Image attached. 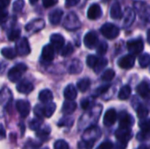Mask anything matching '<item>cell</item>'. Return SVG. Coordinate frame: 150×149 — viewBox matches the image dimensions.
I'll use <instances>...</instances> for the list:
<instances>
[{"label":"cell","instance_id":"48","mask_svg":"<svg viewBox=\"0 0 150 149\" xmlns=\"http://www.w3.org/2000/svg\"><path fill=\"white\" fill-rule=\"evenodd\" d=\"M95 142H86V141H82L79 144V148L81 149H91L93 148Z\"/></svg>","mask_w":150,"mask_h":149},{"label":"cell","instance_id":"56","mask_svg":"<svg viewBox=\"0 0 150 149\" xmlns=\"http://www.w3.org/2000/svg\"><path fill=\"white\" fill-rule=\"evenodd\" d=\"M148 41L150 44V30H149V32H148Z\"/></svg>","mask_w":150,"mask_h":149},{"label":"cell","instance_id":"50","mask_svg":"<svg viewBox=\"0 0 150 149\" xmlns=\"http://www.w3.org/2000/svg\"><path fill=\"white\" fill-rule=\"evenodd\" d=\"M113 144L110 141H105L103 142L97 149H112Z\"/></svg>","mask_w":150,"mask_h":149},{"label":"cell","instance_id":"24","mask_svg":"<svg viewBox=\"0 0 150 149\" xmlns=\"http://www.w3.org/2000/svg\"><path fill=\"white\" fill-rule=\"evenodd\" d=\"M136 90L139 93V95L142 97H143V98H147V97H149L150 96V87L146 82L141 83L137 86Z\"/></svg>","mask_w":150,"mask_h":149},{"label":"cell","instance_id":"46","mask_svg":"<svg viewBox=\"0 0 150 149\" xmlns=\"http://www.w3.org/2000/svg\"><path fill=\"white\" fill-rule=\"evenodd\" d=\"M74 123V119L72 118H66V119H61V121L58 123V126H71Z\"/></svg>","mask_w":150,"mask_h":149},{"label":"cell","instance_id":"22","mask_svg":"<svg viewBox=\"0 0 150 149\" xmlns=\"http://www.w3.org/2000/svg\"><path fill=\"white\" fill-rule=\"evenodd\" d=\"M63 95H64V97L69 101H73L74 99H76L77 97V92H76L75 86L73 84H69L65 88Z\"/></svg>","mask_w":150,"mask_h":149},{"label":"cell","instance_id":"1","mask_svg":"<svg viewBox=\"0 0 150 149\" xmlns=\"http://www.w3.org/2000/svg\"><path fill=\"white\" fill-rule=\"evenodd\" d=\"M100 32L103 34V36H105L106 39L113 40L119 36L120 28L112 23H105L100 28Z\"/></svg>","mask_w":150,"mask_h":149},{"label":"cell","instance_id":"54","mask_svg":"<svg viewBox=\"0 0 150 149\" xmlns=\"http://www.w3.org/2000/svg\"><path fill=\"white\" fill-rule=\"evenodd\" d=\"M5 137H6V133L4 127L2 125H0V140H4L5 139Z\"/></svg>","mask_w":150,"mask_h":149},{"label":"cell","instance_id":"25","mask_svg":"<svg viewBox=\"0 0 150 149\" xmlns=\"http://www.w3.org/2000/svg\"><path fill=\"white\" fill-rule=\"evenodd\" d=\"M83 70V65L82 62L79 60H73L69 66V74H79Z\"/></svg>","mask_w":150,"mask_h":149},{"label":"cell","instance_id":"17","mask_svg":"<svg viewBox=\"0 0 150 149\" xmlns=\"http://www.w3.org/2000/svg\"><path fill=\"white\" fill-rule=\"evenodd\" d=\"M117 119V112L114 109H109L104 116V125L106 126H112Z\"/></svg>","mask_w":150,"mask_h":149},{"label":"cell","instance_id":"7","mask_svg":"<svg viewBox=\"0 0 150 149\" xmlns=\"http://www.w3.org/2000/svg\"><path fill=\"white\" fill-rule=\"evenodd\" d=\"M83 43H84L85 47L90 49L97 47L98 43V37L97 33L92 31L87 32L83 38Z\"/></svg>","mask_w":150,"mask_h":149},{"label":"cell","instance_id":"23","mask_svg":"<svg viewBox=\"0 0 150 149\" xmlns=\"http://www.w3.org/2000/svg\"><path fill=\"white\" fill-rule=\"evenodd\" d=\"M110 15L113 19H120L123 17V12L120 7V4L119 3H114L112 7H111V11H110Z\"/></svg>","mask_w":150,"mask_h":149},{"label":"cell","instance_id":"14","mask_svg":"<svg viewBox=\"0 0 150 149\" xmlns=\"http://www.w3.org/2000/svg\"><path fill=\"white\" fill-rule=\"evenodd\" d=\"M41 57H42V60L47 62H50L54 60V48L53 47L52 45H46L45 47H43L42 52H41Z\"/></svg>","mask_w":150,"mask_h":149},{"label":"cell","instance_id":"57","mask_svg":"<svg viewBox=\"0 0 150 149\" xmlns=\"http://www.w3.org/2000/svg\"><path fill=\"white\" fill-rule=\"evenodd\" d=\"M29 1H30V3H31V4H34V3H36L38 0H29Z\"/></svg>","mask_w":150,"mask_h":149},{"label":"cell","instance_id":"52","mask_svg":"<svg viewBox=\"0 0 150 149\" xmlns=\"http://www.w3.org/2000/svg\"><path fill=\"white\" fill-rule=\"evenodd\" d=\"M79 2H80V0H66V6H67V7L75 6V5H76Z\"/></svg>","mask_w":150,"mask_h":149},{"label":"cell","instance_id":"21","mask_svg":"<svg viewBox=\"0 0 150 149\" xmlns=\"http://www.w3.org/2000/svg\"><path fill=\"white\" fill-rule=\"evenodd\" d=\"M63 11L61 9H55L49 13V21L52 25H58L62 18Z\"/></svg>","mask_w":150,"mask_h":149},{"label":"cell","instance_id":"20","mask_svg":"<svg viewBox=\"0 0 150 149\" xmlns=\"http://www.w3.org/2000/svg\"><path fill=\"white\" fill-rule=\"evenodd\" d=\"M12 99V95L11 90L4 87L0 90V104L4 106H6Z\"/></svg>","mask_w":150,"mask_h":149},{"label":"cell","instance_id":"3","mask_svg":"<svg viewBox=\"0 0 150 149\" xmlns=\"http://www.w3.org/2000/svg\"><path fill=\"white\" fill-rule=\"evenodd\" d=\"M27 69L26 65L24 63H18L16 66H14L12 68H11L8 72V78L11 83H16L20 80L22 77L23 73Z\"/></svg>","mask_w":150,"mask_h":149},{"label":"cell","instance_id":"30","mask_svg":"<svg viewBox=\"0 0 150 149\" xmlns=\"http://www.w3.org/2000/svg\"><path fill=\"white\" fill-rule=\"evenodd\" d=\"M56 110V105L54 103H49L47 104L45 107H43V112H44V117L46 118H50L54 112Z\"/></svg>","mask_w":150,"mask_h":149},{"label":"cell","instance_id":"29","mask_svg":"<svg viewBox=\"0 0 150 149\" xmlns=\"http://www.w3.org/2000/svg\"><path fill=\"white\" fill-rule=\"evenodd\" d=\"M131 92H132L131 87H130L129 85H125V86H123V87L120 89L118 97H119V98L121 99V100H127V99L130 97Z\"/></svg>","mask_w":150,"mask_h":149},{"label":"cell","instance_id":"37","mask_svg":"<svg viewBox=\"0 0 150 149\" xmlns=\"http://www.w3.org/2000/svg\"><path fill=\"white\" fill-rule=\"evenodd\" d=\"M49 133H50V128H49V126H46V127H44L42 129L41 128L39 129L37 131V133H36V135L39 138L45 139V138H47L49 135Z\"/></svg>","mask_w":150,"mask_h":149},{"label":"cell","instance_id":"18","mask_svg":"<svg viewBox=\"0 0 150 149\" xmlns=\"http://www.w3.org/2000/svg\"><path fill=\"white\" fill-rule=\"evenodd\" d=\"M123 18H124L123 26L125 28L130 26L133 24V22L134 21V18H135L134 11L133 9H131V8H127L126 11H125V13L123 14Z\"/></svg>","mask_w":150,"mask_h":149},{"label":"cell","instance_id":"10","mask_svg":"<svg viewBox=\"0 0 150 149\" xmlns=\"http://www.w3.org/2000/svg\"><path fill=\"white\" fill-rule=\"evenodd\" d=\"M134 61H135V59H134V55H132V54H127V55L121 57L118 61V65L121 68L129 69V68H132L134 67Z\"/></svg>","mask_w":150,"mask_h":149},{"label":"cell","instance_id":"33","mask_svg":"<svg viewBox=\"0 0 150 149\" xmlns=\"http://www.w3.org/2000/svg\"><path fill=\"white\" fill-rule=\"evenodd\" d=\"M114 76H115V72H114V70L112 69V68H108V69H106V70L103 73L101 78H102V80L105 81V82H109V81H112V80L114 78Z\"/></svg>","mask_w":150,"mask_h":149},{"label":"cell","instance_id":"44","mask_svg":"<svg viewBox=\"0 0 150 149\" xmlns=\"http://www.w3.org/2000/svg\"><path fill=\"white\" fill-rule=\"evenodd\" d=\"M54 149H69V144L63 141V140H59L57 141H55V143L54 144Z\"/></svg>","mask_w":150,"mask_h":149},{"label":"cell","instance_id":"2","mask_svg":"<svg viewBox=\"0 0 150 149\" xmlns=\"http://www.w3.org/2000/svg\"><path fill=\"white\" fill-rule=\"evenodd\" d=\"M63 26L69 31H75L80 28L81 26V22L78 18V17L76 16V13L74 12H69L64 21H63Z\"/></svg>","mask_w":150,"mask_h":149},{"label":"cell","instance_id":"41","mask_svg":"<svg viewBox=\"0 0 150 149\" xmlns=\"http://www.w3.org/2000/svg\"><path fill=\"white\" fill-rule=\"evenodd\" d=\"M107 49H108V45L105 41H103L101 43H98V46H97V52H98V54H99L101 55L105 54L107 52Z\"/></svg>","mask_w":150,"mask_h":149},{"label":"cell","instance_id":"42","mask_svg":"<svg viewBox=\"0 0 150 149\" xmlns=\"http://www.w3.org/2000/svg\"><path fill=\"white\" fill-rule=\"evenodd\" d=\"M98 59H99V58H98L97 56L91 55H91H89V56L87 57V59H86V63H87V65H88L90 68H94V67L96 66V64H97Z\"/></svg>","mask_w":150,"mask_h":149},{"label":"cell","instance_id":"28","mask_svg":"<svg viewBox=\"0 0 150 149\" xmlns=\"http://www.w3.org/2000/svg\"><path fill=\"white\" fill-rule=\"evenodd\" d=\"M1 54L4 57L9 60H12L17 56V52L16 49H13L11 47H4L1 50Z\"/></svg>","mask_w":150,"mask_h":149},{"label":"cell","instance_id":"55","mask_svg":"<svg viewBox=\"0 0 150 149\" xmlns=\"http://www.w3.org/2000/svg\"><path fill=\"white\" fill-rule=\"evenodd\" d=\"M10 3V0H0V7L5 8Z\"/></svg>","mask_w":150,"mask_h":149},{"label":"cell","instance_id":"8","mask_svg":"<svg viewBox=\"0 0 150 149\" xmlns=\"http://www.w3.org/2000/svg\"><path fill=\"white\" fill-rule=\"evenodd\" d=\"M45 26V21L42 18H36L30 21L25 25V30L29 32H37L43 29Z\"/></svg>","mask_w":150,"mask_h":149},{"label":"cell","instance_id":"13","mask_svg":"<svg viewBox=\"0 0 150 149\" xmlns=\"http://www.w3.org/2000/svg\"><path fill=\"white\" fill-rule=\"evenodd\" d=\"M50 41H51V45L56 51L62 50L64 46V42H65L64 38L59 33L52 34L50 37Z\"/></svg>","mask_w":150,"mask_h":149},{"label":"cell","instance_id":"51","mask_svg":"<svg viewBox=\"0 0 150 149\" xmlns=\"http://www.w3.org/2000/svg\"><path fill=\"white\" fill-rule=\"evenodd\" d=\"M7 16H8V13L4 10V8L0 7V21H4L7 18Z\"/></svg>","mask_w":150,"mask_h":149},{"label":"cell","instance_id":"58","mask_svg":"<svg viewBox=\"0 0 150 149\" xmlns=\"http://www.w3.org/2000/svg\"><path fill=\"white\" fill-rule=\"evenodd\" d=\"M42 149H48V148H42Z\"/></svg>","mask_w":150,"mask_h":149},{"label":"cell","instance_id":"5","mask_svg":"<svg viewBox=\"0 0 150 149\" xmlns=\"http://www.w3.org/2000/svg\"><path fill=\"white\" fill-rule=\"evenodd\" d=\"M101 135L100 130L96 126H91L87 129L83 135V141L86 142H95Z\"/></svg>","mask_w":150,"mask_h":149},{"label":"cell","instance_id":"15","mask_svg":"<svg viewBox=\"0 0 150 149\" xmlns=\"http://www.w3.org/2000/svg\"><path fill=\"white\" fill-rule=\"evenodd\" d=\"M115 136L121 142H127V141H128L132 137V131L129 128L120 127L115 132Z\"/></svg>","mask_w":150,"mask_h":149},{"label":"cell","instance_id":"39","mask_svg":"<svg viewBox=\"0 0 150 149\" xmlns=\"http://www.w3.org/2000/svg\"><path fill=\"white\" fill-rule=\"evenodd\" d=\"M20 32H20L19 29L14 28V29H12V30L9 32V34H8V39H9L11 41L16 40H18V39L19 38Z\"/></svg>","mask_w":150,"mask_h":149},{"label":"cell","instance_id":"12","mask_svg":"<svg viewBox=\"0 0 150 149\" xmlns=\"http://www.w3.org/2000/svg\"><path fill=\"white\" fill-rule=\"evenodd\" d=\"M87 16L90 19L95 20L102 16V9L98 4H92L87 11Z\"/></svg>","mask_w":150,"mask_h":149},{"label":"cell","instance_id":"45","mask_svg":"<svg viewBox=\"0 0 150 149\" xmlns=\"http://www.w3.org/2000/svg\"><path fill=\"white\" fill-rule=\"evenodd\" d=\"M110 84L108 83V84H105V85H101L100 87H98L96 90H95V96L97 97V96H99V95H101V94H104L105 92H106V90H109V88H110Z\"/></svg>","mask_w":150,"mask_h":149},{"label":"cell","instance_id":"11","mask_svg":"<svg viewBox=\"0 0 150 149\" xmlns=\"http://www.w3.org/2000/svg\"><path fill=\"white\" fill-rule=\"evenodd\" d=\"M145 4H146L142 2H136L134 4V7L138 11V13L141 15V17L150 21V7Z\"/></svg>","mask_w":150,"mask_h":149},{"label":"cell","instance_id":"31","mask_svg":"<svg viewBox=\"0 0 150 149\" xmlns=\"http://www.w3.org/2000/svg\"><path fill=\"white\" fill-rule=\"evenodd\" d=\"M91 85V81L89 78H83L77 82V88L81 92H85Z\"/></svg>","mask_w":150,"mask_h":149},{"label":"cell","instance_id":"38","mask_svg":"<svg viewBox=\"0 0 150 149\" xmlns=\"http://www.w3.org/2000/svg\"><path fill=\"white\" fill-rule=\"evenodd\" d=\"M148 115H149V110L145 106L141 105L140 107H138V109H137V116H138L139 119H144Z\"/></svg>","mask_w":150,"mask_h":149},{"label":"cell","instance_id":"49","mask_svg":"<svg viewBox=\"0 0 150 149\" xmlns=\"http://www.w3.org/2000/svg\"><path fill=\"white\" fill-rule=\"evenodd\" d=\"M57 2H58V0H43L42 4L45 8H49V7L54 5L55 4H57Z\"/></svg>","mask_w":150,"mask_h":149},{"label":"cell","instance_id":"35","mask_svg":"<svg viewBox=\"0 0 150 149\" xmlns=\"http://www.w3.org/2000/svg\"><path fill=\"white\" fill-rule=\"evenodd\" d=\"M73 52H74V47H73V45L71 43H68L65 47H62V52H61V54L62 56L66 57V56L70 55Z\"/></svg>","mask_w":150,"mask_h":149},{"label":"cell","instance_id":"34","mask_svg":"<svg viewBox=\"0 0 150 149\" xmlns=\"http://www.w3.org/2000/svg\"><path fill=\"white\" fill-rule=\"evenodd\" d=\"M139 64L142 68H147L150 64V55L149 54H143L139 57Z\"/></svg>","mask_w":150,"mask_h":149},{"label":"cell","instance_id":"47","mask_svg":"<svg viewBox=\"0 0 150 149\" xmlns=\"http://www.w3.org/2000/svg\"><path fill=\"white\" fill-rule=\"evenodd\" d=\"M34 113L35 115L37 116L38 119H42V118L44 117V112H43V107H41L40 105H37L35 107H34Z\"/></svg>","mask_w":150,"mask_h":149},{"label":"cell","instance_id":"16","mask_svg":"<svg viewBox=\"0 0 150 149\" xmlns=\"http://www.w3.org/2000/svg\"><path fill=\"white\" fill-rule=\"evenodd\" d=\"M134 119L131 115L127 114L126 112H121L120 117V127L129 128L134 125Z\"/></svg>","mask_w":150,"mask_h":149},{"label":"cell","instance_id":"26","mask_svg":"<svg viewBox=\"0 0 150 149\" xmlns=\"http://www.w3.org/2000/svg\"><path fill=\"white\" fill-rule=\"evenodd\" d=\"M39 99L40 102L44 104H49L52 103L53 100V93L49 90H43L39 94Z\"/></svg>","mask_w":150,"mask_h":149},{"label":"cell","instance_id":"53","mask_svg":"<svg viewBox=\"0 0 150 149\" xmlns=\"http://www.w3.org/2000/svg\"><path fill=\"white\" fill-rule=\"evenodd\" d=\"M81 106H82V108L84 109V110L88 109L89 106H90V101H89L88 99H83V100L81 102Z\"/></svg>","mask_w":150,"mask_h":149},{"label":"cell","instance_id":"43","mask_svg":"<svg viewBox=\"0 0 150 149\" xmlns=\"http://www.w3.org/2000/svg\"><path fill=\"white\" fill-rule=\"evenodd\" d=\"M41 123H42L41 119H33V120L30 121V123H29V128L31 130H35V131L36 130H39L40 127V126H41Z\"/></svg>","mask_w":150,"mask_h":149},{"label":"cell","instance_id":"9","mask_svg":"<svg viewBox=\"0 0 150 149\" xmlns=\"http://www.w3.org/2000/svg\"><path fill=\"white\" fill-rule=\"evenodd\" d=\"M16 108H17L18 113L20 114L21 118H23V119L26 118L29 115L30 110H31L30 103L25 101V100H18V101H17Z\"/></svg>","mask_w":150,"mask_h":149},{"label":"cell","instance_id":"40","mask_svg":"<svg viewBox=\"0 0 150 149\" xmlns=\"http://www.w3.org/2000/svg\"><path fill=\"white\" fill-rule=\"evenodd\" d=\"M25 6V0H16L12 4V10L16 12L21 11Z\"/></svg>","mask_w":150,"mask_h":149},{"label":"cell","instance_id":"27","mask_svg":"<svg viewBox=\"0 0 150 149\" xmlns=\"http://www.w3.org/2000/svg\"><path fill=\"white\" fill-rule=\"evenodd\" d=\"M76 109V104L74 101H66L64 102L62 108V112L64 114H71L73 113Z\"/></svg>","mask_w":150,"mask_h":149},{"label":"cell","instance_id":"4","mask_svg":"<svg viewBox=\"0 0 150 149\" xmlns=\"http://www.w3.org/2000/svg\"><path fill=\"white\" fill-rule=\"evenodd\" d=\"M127 47L132 55H136V54H139L143 50L144 43L142 39H134V40H131L127 41Z\"/></svg>","mask_w":150,"mask_h":149},{"label":"cell","instance_id":"36","mask_svg":"<svg viewBox=\"0 0 150 149\" xmlns=\"http://www.w3.org/2000/svg\"><path fill=\"white\" fill-rule=\"evenodd\" d=\"M139 126L142 129V132L149 133L150 131V119H143L139 122Z\"/></svg>","mask_w":150,"mask_h":149},{"label":"cell","instance_id":"6","mask_svg":"<svg viewBox=\"0 0 150 149\" xmlns=\"http://www.w3.org/2000/svg\"><path fill=\"white\" fill-rule=\"evenodd\" d=\"M15 49H16L17 54L21 55V56H25V55L29 54L31 52V48H30V45H29L27 39L26 38L19 39L16 43V48Z\"/></svg>","mask_w":150,"mask_h":149},{"label":"cell","instance_id":"32","mask_svg":"<svg viewBox=\"0 0 150 149\" xmlns=\"http://www.w3.org/2000/svg\"><path fill=\"white\" fill-rule=\"evenodd\" d=\"M107 63H108V61L106 59L100 58V59H98V62H97V64H96V66L94 67L93 69L95 70V72L97 74H98L100 71H102L104 69V68L107 65Z\"/></svg>","mask_w":150,"mask_h":149},{"label":"cell","instance_id":"19","mask_svg":"<svg viewBox=\"0 0 150 149\" xmlns=\"http://www.w3.org/2000/svg\"><path fill=\"white\" fill-rule=\"evenodd\" d=\"M33 90V85L31 82L27 80H22L17 85V90L23 94H28Z\"/></svg>","mask_w":150,"mask_h":149}]
</instances>
